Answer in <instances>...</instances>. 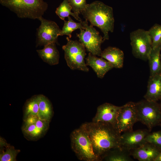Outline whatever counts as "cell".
<instances>
[{
  "label": "cell",
  "instance_id": "52a82bcc",
  "mask_svg": "<svg viewBox=\"0 0 161 161\" xmlns=\"http://www.w3.org/2000/svg\"><path fill=\"white\" fill-rule=\"evenodd\" d=\"M132 53L135 58L148 60L152 50V41L148 31L139 29L130 33Z\"/></svg>",
  "mask_w": 161,
  "mask_h": 161
},
{
  "label": "cell",
  "instance_id": "f1b7e54d",
  "mask_svg": "<svg viewBox=\"0 0 161 161\" xmlns=\"http://www.w3.org/2000/svg\"><path fill=\"white\" fill-rule=\"evenodd\" d=\"M38 118L37 116L29 115L23 119L24 123L23 125H27L35 123Z\"/></svg>",
  "mask_w": 161,
  "mask_h": 161
},
{
  "label": "cell",
  "instance_id": "ac0fdd59",
  "mask_svg": "<svg viewBox=\"0 0 161 161\" xmlns=\"http://www.w3.org/2000/svg\"><path fill=\"white\" fill-rule=\"evenodd\" d=\"M39 97L38 116L40 119L50 122L53 115L52 104L48 98L43 95H39Z\"/></svg>",
  "mask_w": 161,
  "mask_h": 161
},
{
  "label": "cell",
  "instance_id": "f546056e",
  "mask_svg": "<svg viewBox=\"0 0 161 161\" xmlns=\"http://www.w3.org/2000/svg\"><path fill=\"white\" fill-rule=\"evenodd\" d=\"M10 145L7 142L6 140L3 138L0 137V148H2L3 147H7Z\"/></svg>",
  "mask_w": 161,
  "mask_h": 161
},
{
  "label": "cell",
  "instance_id": "1f68e13d",
  "mask_svg": "<svg viewBox=\"0 0 161 161\" xmlns=\"http://www.w3.org/2000/svg\"><path fill=\"white\" fill-rule=\"evenodd\" d=\"M160 59H161V54H160Z\"/></svg>",
  "mask_w": 161,
  "mask_h": 161
},
{
  "label": "cell",
  "instance_id": "4316f807",
  "mask_svg": "<svg viewBox=\"0 0 161 161\" xmlns=\"http://www.w3.org/2000/svg\"><path fill=\"white\" fill-rule=\"evenodd\" d=\"M73 12L78 15L85 9L87 4L86 0H69Z\"/></svg>",
  "mask_w": 161,
  "mask_h": 161
},
{
  "label": "cell",
  "instance_id": "484cf974",
  "mask_svg": "<svg viewBox=\"0 0 161 161\" xmlns=\"http://www.w3.org/2000/svg\"><path fill=\"white\" fill-rule=\"evenodd\" d=\"M145 140L154 145L160 151L161 150V130L150 133L146 137Z\"/></svg>",
  "mask_w": 161,
  "mask_h": 161
},
{
  "label": "cell",
  "instance_id": "e0dca14e",
  "mask_svg": "<svg viewBox=\"0 0 161 161\" xmlns=\"http://www.w3.org/2000/svg\"><path fill=\"white\" fill-rule=\"evenodd\" d=\"M42 49L37 50L39 57L43 61L51 65L59 63V53L55 43H51L44 46Z\"/></svg>",
  "mask_w": 161,
  "mask_h": 161
},
{
  "label": "cell",
  "instance_id": "5b68a950",
  "mask_svg": "<svg viewBox=\"0 0 161 161\" xmlns=\"http://www.w3.org/2000/svg\"><path fill=\"white\" fill-rule=\"evenodd\" d=\"M137 118L150 131L161 124V106L157 102L145 99L135 103Z\"/></svg>",
  "mask_w": 161,
  "mask_h": 161
},
{
  "label": "cell",
  "instance_id": "d4e9b609",
  "mask_svg": "<svg viewBox=\"0 0 161 161\" xmlns=\"http://www.w3.org/2000/svg\"><path fill=\"white\" fill-rule=\"evenodd\" d=\"M21 151L16 149L13 146L9 145L6 148V151L0 154V161H16L17 154Z\"/></svg>",
  "mask_w": 161,
  "mask_h": 161
},
{
  "label": "cell",
  "instance_id": "30bf717a",
  "mask_svg": "<svg viewBox=\"0 0 161 161\" xmlns=\"http://www.w3.org/2000/svg\"><path fill=\"white\" fill-rule=\"evenodd\" d=\"M137 122L135 102H129L121 106L115 126L120 133L132 131Z\"/></svg>",
  "mask_w": 161,
  "mask_h": 161
},
{
  "label": "cell",
  "instance_id": "44dd1931",
  "mask_svg": "<svg viewBox=\"0 0 161 161\" xmlns=\"http://www.w3.org/2000/svg\"><path fill=\"white\" fill-rule=\"evenodd\" d=\"M68 21H64V24L61 30L59 35H67L70 38L72 32L78 29H85L88 25V22L85 20L84 21L77 23L75 22L70 16L68 17Z\"/></svg>",
  "mask_w": 161,
  "mask_h": 161
},
{
  "label": "cell",
  "instance_id": "9a60e30c",
  "mask_svg": "<svg viewBox=\"0 0 161 161\" xmlns=\"http://www.w3.org/2000/svg\"><path fill=\"white\" fill-rule=\"evenodd\" d=\"M144 97L150 101L157 102L161 100V74L150 76L147 91Z\"/></svg>",
  "mask_w": 161,
  "mask_h": 161
},
{
  "label": "cell",
  "instance_id": "5bb4252c",
  "mask_svg": "<svg viewBox=\"0 0 161 161\" xmlns=\"http://www.w3.org/2000/svg\"><path fill=\"white\" fill-rule=\"evenodd\" d=\"M86 65L90 66L100 78H102L108 72L113 68L105 59L97 57L90 53L86 58Z\"/></svg>",
  "mask_w": 161,
  "mask_h": 161
},
{
  "label": "cell",
  "instance_id": "603a6c76",
  "mask_svg": "<svg viewBox=\"0 0 161 161\" xmlns=\"http://www.w3.org/2000/svg\"><path fill=\"white\" fill-rule=\"evenodd\" d=\"M72 7L69 4V0H64L56 8L55 13L60 18L63 20H64L65 17L71 15L78 21H82L79 15L72 12Z\"/></svg>",
  "mask_w": 161,
  "mask_h": 161
},
{
  "label": "cell",
  "instance_id": "d6986e66",
  "mask_svg": "<svg viewBox=\"0 0 161 161\" xmlns=\"http://www.w3.org/2000/svg\"><path fill=\"white\" fill-rule=\"evenodd\" d=\"M130 151L120 148L109 151L103 157L102 160L106 161H132Z\"/></svg>",
  "mask_w": 161,
  "mask_h": 161
},
{
  "label": "cell",
  "instance_id": "277c9868",
  "mask_svg": "<svg viewBox=\"0 0 161 161\" xmlns=\"http://www.w3.org/2000/svg\"><path fill=\"white\" fill-rule=\"evenodd\" d=\"M71 148L78 158L85 161H99L95 154L89 134L81 125L70 135Z\"/></svg>",
  "mask_w": 161,
  "mask_h": 161
},
{
  "label": "cell",
  "instance_id": "2e32d148",
  "mask_svg": "<svg viewBox=\"0 0 161 161\" xmlns=\"http://www.w3.org/2000/svg\"><path fill=\"white\" fill-rule=\"evenodd\" d=\"M100 56L109 62L113 68H121L123 67L124 53L118 48L109 47L102 51Z\"/></svg>",
  "mask_w": 161,
  "mask_h": 161
},
{
  "label": "cell",
  "instance_id": "6da1fadb",
  "mask_svg": "<svg viewBox=\"0 0 161 161\" xmlns=\"http://www.w3.org/2000/svg\"><path fill=\"white\" fill-rule=\"evenodd\" d=\"M81 126L88 133L94 151L99 161L110 150L120 148L121 133L112 125L105 122H86Z\"/></svg>",
  "mask_w": 161,
  "mask_h": 161
},
{
  "label": "cell",
  "instance_id": "3957f363",
  "mask_svg": "<svg viewBox=\"0 0 161 161\" xmlns=\"http://www.w3.org/2000/svg\"><path fill=\"white\" fill-rule=\"evenodd\" d=\"M0 3L19 18L33 19L42 17L48 6L44 0H0Z\"/></svg>",
  "mask_w": 161,
  "mask_h": 161
},
{
  "label": "cell",
  "instance_id": "4fadbf2b",
  "mask_svg": "<svg viewBox=\"0 0 161 161\" xmlns=\"http://www.w3.org/2000/svg\"><path fill=\"white\" fill-rule=\"evenodd\" d=\"M160 151L157 148L147 142L130 151L131 156L139 161H154Z\"/></svg>",
  "mask_w": 161,
  "mask_h": 161
},
{
  "label": "cell",
  "instance_id": "4dcf8cb0",
  "mask_svg": "<svg viewBox=\"0 0 161 161\" xmlns=\"http://www.w3.org/2000/svg\"><path fill=\"white\" fill-rule=\"evenodd\" d=\"M154 161H161V150L160 151L158 155L154 160Z\"/></svg>",
  "mask_w": 161,
  "mask_h": 161
},
{
  "label": "cell",
  "instance_id": "8fae6325",
  "mask_svg": "<svg viewBox=\"0 0 161 161\" xmlns=\"http://www.w3.org/2000/svg\"><path fill=\"white\" fill-rule=\"evenodd\" d=\"M150 133L145 129L124 132L120 135V148L129 151L137 148L146 142L145 138Z\"/></svg>",
  "mask_w": 161,
  "mask_h": 161
},
{
  "label": "cell",
  "instance_id": "83f0119b",
  "mask_svg": "<svg viewBox=\"0 0 161 161\" xmlns=\"http://www.w3.org/2000/svg\"><path fill=\"white\" fill-rule=\"evenodd\" d=\"M49 122L39 118L35 123L37 134L40 138L44 136L49 128Z\"/></svg>",
  "mask_w": 161,
  "mask_h": 161
},
{
  "label": "cell",
  "instance_id": "d6a6232c",
  "mask_svg": "<svg viewBox=\"0 0 161 161\" xmlns=\"http://www.w3.org/2000/svg\"><path fill=\"white\" fill-rule=\"evenodd\" d=\"M160 105H161V103H160Z\"/></svg>",
  "mask_w": 161,
  "mask_h": 161
},
{
  "label": "cell",
  "instance_id": "ffe728a7",
  "mask_svg": "<svg viewBox=\"0 0 161 161\" xmlns=\"http://www.w3.org/2000/svg\"><path fill=\"white\" fill-rule=\"evenodd\" d=\"M161 45L153 49L148 60L150 69V76L161 74V60L160 52Z\"/></svg>",
  "mask_w": 161,
  "mask_h": 161
},
{
  "label": "cell",
  "instance_id": "cb8c5ba5",
  "mask_svg": "<svg viewBox=\"0 0 161 161\" xmlns=\"http://www.w3.org/2000/svg\"><path fill=\"white\" fill-rule=\"evenodd\" d=\"M152 41V49L161 45V25L155 24L148 30Z\"/></svg>",
  "mask_w": 161,
  "mask_h": 161
},
{
  "label": "cell",
  "instance_id": "7a4b0ae2",
  "mask_svg": "<svg viewBox=\"0 0 161 161\" xmlns=\"http://www.w3.org/2000/svg\"><path fill=\"white\" fill-rule=\"evenodd\" d=\"M90 24L99 28L103 33L104 41L109 39V32L114 30V19L112 7L99 1L87 4L81 13Z\"/></svg>",
  "mask_w": 161,
  "mask_h": 161
},
{
  "label": "cell",
  "instance_id": "7402d4cb",
  "mask_svg": "<svg viewBox=\"0 0 161 161\" xmlns=\"http://www.w3.org/2000/svg\"><path fill=\"white\" fill-rule=\"evenodd\" d=\"M39 95L33 96L27 100L25 103L23 109V118L29 115L37 116L39 111Z\"/></svg>",
  "mask_w": 161,
  "mask_h": 161
},
{
  "label": "cell",
  "instance_id": "ba28073f",
  "mask_svg": "<svg viewBox=\"0 0 161 161\" xmlns=\"http://www.w3.org/2000/svg\"><path fill=\"white\" fill-rule=\"evenodd\" d=\"M77 35L79 41L87 50L93 55L100 56L102 52L101 44L104 42L103 37L91 25H88L85 29H81Z\"/></svg>",
  "mask_w": 161,
  "mask_h": 161
},
{
  "label": "cell",
  "instance_id": "836d02e7",
  "mask_svg": "<svg viewBox=\"0 0 161 161\" xmlns=\"http://www.w3.org/2000/svg\"><path fill=\"white\" fill-rule=\"evenodd\" d=\"M160 126H161V125H160Z\"/></svg>",
  "mask_w": 161,
  "mask_h": 161
},
{
  "label": "cell",
  "instance_id": "8992f818",
  "mask_svg": "<svg viewBox=\"0 0 161 161\" xmlns=\"http://www.w3.org/2000/svg\"><path fill=\"white\" fill-rule=\"evenodd\" d=\"M66 44L62 46L64 52V58L68 66L72 70H78L85 72L89 68L85 62L86 49L79 41L66 38Z\"/></svg>",
  "mask_w": 161,
  "mask_h": 161
},
{
  "label": "cell",
  "instance_id": "7c38bea8",
  "mask_svg": "<svg viewBox=\"0 0 161 161\" xmlns=\"http://www.w3.org/2000/svg\"><path fill=\"white\" fill-rule=\"evenodd\" d=\"M120 108L121 106L110 103H104L97 107L96 113L92 122H105L115 127L117 117Z\"/></svg>",
  "mask_w": 161,
  "mask_h": 161
},
{
  "label": "cell",
  "instance_id": "9c48e42d",
  "mask_svg": "<svg viewBox=\"0 0 161 161\" xmlns=\"http://www.w3.org/2000/svg\"><path fill=\"white\" fill-rule=\"evenodd\" d=\"M38 19L41 24L37 30L36 47L57 43L61 31L57 24L42 17Z\"/></svg>",
  "mask_w": 161,
  "mask_h": 161
}]
</instances>
